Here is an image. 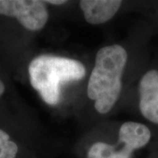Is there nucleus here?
I'll list each match as a JSON object with an SVG mask.
<instances>
[{
	"instance_id": "obj_1",
	"label": "nucleus",
	"mask_w": 158,
	"mask_h": 158,
	"mask_svg": "<svg viewBox=\"0 0 158 158\" xmlns=\"http://www.w3.org/2000/svg\"><path fill=\"white\" fill-rule=\"evenodd\" d=\"M127 61V53L120 45L106 46L97 53L87 94L95 101V109L101 114L107 113L119 98Z\"/></svg>"
},
{
	"instance_id": "obj_2",
	"label": "nucleus",
	"mask_w": 158,
	"mask_h": 158,
	"mask_svg": "<svg viewBox=\"0 0 158 158\" xmlns=\"http://www.w3.org/2000/svg\"><path fill=\"white\" fill-rule=\"evenodd\" d=\"M82 62L66 57L41 55L28 67L30 83L46 104L56 106L61 99V88L65 83L78 81L85 76Z\"/></svg>"
},
{
	"instance_id": "obj_3",
	"label": "nucleus",
	"mask_w": 158,
	"mask_h": 158,
	"mask_svg": "<svg viewBox=\"0 0 158 158\" xmlns=\"http://www.w3.org/2000/svg\"><path fill=\"white\" fill-rule=\"evenodd\" d=\"M0 14L16 18L30 31L42 29L48 20L45 2L39 0H0Z\"/></svg>"
},
{
	"instance_id": "obj_4",
	"label": "nucleus",
	"mask_w": 158,
	"mask_h": 158,
	"mask_svg": "<svg viewBox=\"0 0 158 158\" xmlns=\"http://www.w3.org/2000/svg\"><path fill=\"white\" fill-rule=\"evenodd\" d=\"M139 107L144 118L158 125V70L144 74L139 85Z\"/></svg>"
},
{
	"instance_id": "obj_5",
	"label": "nucleus",
	"mask_w": 158,
	"mask_h": 158,
	"mask_svg": "<svg viewBox=\"0 0 158 158\" xmlns=\"http://www.w3.org/2000/svg\"><path fill=\"white\" fill-rule=\"evenodd\" d=\"M122 1L118 0H83L79 2L85 20L91 25L107 22L116 14Z\"/></svg>"
},
{
	"instance_id": "obj_6",
	"label": "nucleus",
	"mask_w": 158,
	"mask_h": 158,
	"mask_svg": "<svg viewBox=\"0 0 158 158\" xmlns=\"http://www.w3.org/2000/svg\"><path fill=\"white\" fill-rule=\"evenodd\" d=\"M150 138L151 133L148 127L138 122H125L118 131V140L129 144L135 150L146 146Z\"/></svg>"
},
{
	"instance_id": "obj_7",
	"label": "nucleus",
	"mask_w": 158,
	"mask_h": 158,
	"mask_svg": "<svg viewBox=\"0 0 158 158\" xmlns=\"http://www.w3.org/2000/svg\"><path fill=\"white\" fill-rule=\"evenodd\" d=\"M135 149L118 140L116 145L98 141L90 148L87 158H133Z\"/></svg>"
},
{
	"instance_id": "obj_8",
	"label": "nucleus",
	"mask_w": 158,
	"mask_h": 158,
	"mask_svg": "<svg viewBox=\"0 0 158 158\" xmlns=\"http://www.w3.org/2000/svg\"><path fill=\"white\" fill-rule=\"evenodd\" d=\"M19 147L11 141L9 135L0 129V158H16Z\"/></svg>"
},
{
	"instance_id": "obj_9",
	"label": "nucleus",
	"mask_w": 158,
	"mask_h": 158,
	"mask_svg": "<svg viewBox=\"0 0 158 158\" xmlns=\"http://www.w3.org/2000/svg\"><path fill=\"white\" fill-rule=\"evenodd\" d=\"M47 4H51V5H55V6H59V5H63L65 3H67V1H62V0H48L44 1Z\"/></svg>"
},
{
	"instance_id": "obj_10",
	"label": "nucleus",
	"mask_w": 158,
	"mask_h": 158,
	"mask_svg": "<svg viewBox=\"0 0 158 158\" xmlns=\"http://www.w3.org/2000/svg\"><path fill=\"white\" fill-rule=\"evenodd\" d=\"M5 90H6L5 85H4V83L1 81V79H0V97L3 95V93L5 92Z\"/></svg>"
}]
</instances>
